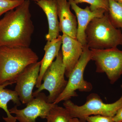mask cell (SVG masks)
Wrapping results in <instances>:
<instances>
[{
    "label": "cell",
    "mask_w": 122,
    "mask_h": 122,
    "mask_svg": "<svg viewBox=\"0 0 122 122\" xmlns=\"http://www.w3.org/2000/svg\"><path fill=\"white\" fill-rule=\"evenodd\" d=\"M30 0L5 13L0 20V47H29L34 30Z\"/></svg>",
    "instance_id": "1"
},
{
    "label": "cell",
    "mask_w": 122,
    "mask_h": 122,
    "mask_svg": "<svg viewBox=\"0 0 122 122\" xmlns=\"http://www.w3.org/2000/svg\"><path fill=\"white\" fill-rule=\"evenodd\" d=\"M37 55L29 47H0V85L16 83L27 66L38 61Z\"/></svg>",
    "instance_id": "2"
},
{
    "label": "cell",
    "mask_w": 122,
    "mask_h": 122,
    "mask_svg": "<svg viewBox=\"0 0 122 122\" xmlns=\"http://www.w3.org/2000/svg\"><path fill=\"white\" fill-rule=\"evenodd\" d=\"M86 45L90 49H105L122 45V32L112 25L107 12L91 21L86 29Z\"/></svg>",
    "instance_id": "3"
},
{
    "label": "cell",
    "mask_w": 122,
    "mask_h": 122,
    "mask_svg": "<svg viewBox=\"0 0 122 122\" xmlns=\"http://www.w3.org/2000/svg\"><path fill=\"white\" fill-rule=\"evenodd\" d=\"M122 91V85L121 86ZM64 107L68 110L72 118L86 122V118L91 115H102L113 117L122 107V94L120 98L111 103H106L96 93H91L86 98V102L82 106L75 105L70 100L65 101Z\"/></svg>",
    "instance_id": "4"
},
{
    "label": "cell",
    "mask_w": 122,
    "mask_h": 122,
    "mask_svg": "<svg viewBox=\"0 0 122 122\" xmlns=\"http://www.w3.org/2000/svg\"><path fill=\"white\" fill-rule=\"evenodd\" d=\"M65 76V68L61 51H60L55 60L44 74L42 79L43 83L33 92V96L34 97L42 91L46 90L49 92L47 96L48 102L53 103L66 87L68 81L66 80Z\"/></svg>",
    "instance_id": "5"
},
{
    "label": "cell",
    "mask_w": 122,
    "mask_h": 122,
    "mask_svg": "<svg viewBox=\"0 0 122 122\" xmlns=\"http://www.w3.org/2000/svg\"><path fill=\"white\" fill-rule=\"evenodd\" d=\"M91 60V52L87 45L83 46V52L77 63L68 78V83L63 92L53 103L57 104L62 101L69 100L78 94L76 91L89 92L93 89L90 82L84 80L83 74L85 68Z\"/></svg>",
    "instance_id": "6"
},
{
    "label": "cell",
    "mask_w": 122,
    "mask_h": 122,
    "mask_svg": "<svg viewBox=\"0 0 122 122\" xmlns=\"http://www.w3.org/2000/svg\"><path fill=\"white\" fill-rule=\"evenodd\" d=\"M90 50L96 72L105 73L111 84L116 82L122 75V51L117 48Z\"/></svg>",
    "instance_id": "7"
},
{
    "label": "cell",
    "mask_w": 122,
    "mask_h": 122,
    "mask_svg": "<svg viewBox=\"0 0 122 122\" xmlns=\"http://www.w3.org/2000/svg\"><path fill=\"white\" fill-rule=\"evenodd\" d=\"M55 104L48 102L47 96L41 92L27 104L24 109H18L15 106L9 109L11 114H13L19 122H36L37 118L46 119L51 109Z\"/></svg>",
    "instance_id": "8"
},
{
    "label": "cell",
    "mask_w": 122,
    "mask_h": 122,
    "mask_svg": "<svg viewBox=\"0 0 122 122\" xmlns=\"http://www.w3.org/2000/svg\"><path fill=\"white\" fill-rule=\"evenodd\" d=\"M41 61L27 66L20 73L16 81L15 90L21 102L27 104L34 98L33 91L39 77Z\"/></svg>",
    "instance_id": "9"
},
{
    "label": "cell",
    "mask_w": 122,
    "mask_h": 122,
    "mask_svg": "<svg viewBox=\"0 0 122 122\" xmlns=\"http://www.w3.org/2000/svg\"><path fill=\"white\" fill-rule=\"evenodd\" d=\"M61 52L63 64L65 68V76L70 75L83 52V46L77 40L62 34Z\"/></svg>",
    "instance_id": "10"
},
{
    "label": "cell",
    "mask_w": 122,
    "mask_h": 122,
    "mask_svg": "<svg viewBox=\"0 0 122 122\" xmlns=\"http://www.w3.org/2000/svg\"><path fill=\"white\" fill-rule=\"evenodd\" d=\"M68 1L76 14L77 21V39L83 46H85L86 45L85 32L88 25L94 18L102 17L107 11L102 9L92 10L89 6L82 9L79 7L74 0Z\"/></svg>",
    "instance_id": "11"
},
{
    "label": "cell",
    "mask_w": 122,
    "mask_h": 122,
    "mask_svg": "<svg viewBox=\"0 0 122 122\" xmlns=\"http://www.w3.org/2000/svg\"><path fill=\"white\" fill-rule=\"evenodd\" d=\"M56 2L60 30L62 34L77 39V21L71 11L69 2L68 0H56Z\"/></svg>",
    "instance_id": "12"
},
{
    "label": "cell",
    "mask_w": 122,
    "mask_h": 122,
    "mask_svg": "<svg viewBox=\"0 0 122 122\" xmlns=\"http://www.w3.org/2000/svg\"><path fill=\"white\" fill-rule=\"evenodd\" d=\"M37 4L44 11L48 20L49 30L46 38L47 41L56 39L60 31L56 0H41Z\"/></svg>",
    "instance_id": "13"
},
{
    "label": "cell",
    "mask_w": 122,
    "mask_h": 122,
    "mask_svg": "<svg viewBox=\"0 0 122 122\" xmlns=\"http://www.w3.org/2000/svg\"><path fill=\"white\" fill-rule=\"evenodd\" d=\"M62 43V37L60 35L56 39L47 41L44 48L45 55L41 61L40 72L36 86L37 88L41 85L44 74L59 53Z\"/></svg>",
    "instance_id": "14"
},
{
    "label": "cell",
    "mask_w": 122,
    "mask_h": 122,
    "mask_svg": "<svg viewBox=\"0 0 122 122\" xmlns=\"http://www.w3.org/2000/svg\"><path fill=\"white\" fill-rule=\"evenodd\" d=\"M9 85L8 84L0 85V108L4 110L7 115V117H3L6 122H16V117L13 116L8 109V104L9 102L12 101L17 106L21 105L18 94L15 90L5 89V87Z\"/></svg>",
    "instance_id": "15"
},
{
    "label": "cell",
    "mask_w": 122,
    "mask_h": 122,
    "mask_svg": "<svg viewBox=\"0 0 122 122\" xmlns=\"http://www.w3.org/2000/svg\"><path fill=\"white\" fill-rule=\"evenodd\" d=\"M108 17L110 21L115 28L120 29L122 32V3L114 0H108Z\"/></svg>",
    "instance_id": "16"
},
{
    "label": "cell",
    "mask_w": 122,
    "mask_h": 122,
    "mask_svg": "<svg viewBox=\"0 0 122 122\" xmlns=\"http://www.w3.org/2000/svg\"><path fill=\"white\" fill-rule=\"evenodd\" d=\"M72 118L69 112L65 107L55 104L51 109L46 119L50 122H70Z\"/></svg>",
    "instance_id": "17"
},
{
    "label": "cell",
    "mask_w": 122,
    "mask_h": 122,
    "mask_svg": "<svg viewBox=\"0 0 122 122\" xmlns=\"http://www.w3.org/2000/svg\"><path fill=\"white\" fill-rule=\"evenodd\" d=\"M78 4L80 3H86L90 5V8L92 10L102 9L107 12L109 10V4L108 0H74Z\"/></svg>",
    "instance_id": "18"
},
{
    "label": "cell",
    "mask_w": 122,
    "mask_h": 122,
    "mask_svg": "<svg viewBox=\"0 0 122 122\" xmlns=\"http://www.w3.org/2000/svg\"><path fill=\"white\" fill-rule=\"evenodd\" d=\"M25 0H0V17L4 14L14 9Z\"/></svg>",
    "instance_id": "19"
},
{
    "label": "cell",
    "mask_w": 122,
    "mask_h": 122,
    "mask_svg": "<svg viewBox=\"0 0 122 122\" xmlns=\"http://www.w3.org/2000/svg\"><path fill=\"white\" fill-rule=\"evenodd\" d=\"M87 122H115L113 117L99 115H91L86 118Z\"/></svg>",
    "instance_id": "20"
},
{
    "label": "cell",
    "mask_w": 122,
    "mask_h": 122,
    "mask_svg": "<svg viewBox=\"0 0 122 122\" xmlns=\"http://www.w3.org/2000/svg\"><path fill=\"white\" fill-rule=\"evenodd\" d=\"M113 118L115 122H122V107L118 110Z\"/></svg>",
    "instance_id": "21"
},
{
    "label": "cell",
    "mask_w": 122,
    "mask_h": 122,
    "mask_svg": "<svg viewBox=\"0 0 122 122\" xmlns=\"http://www.w3.org/2000/svg\"><path fill=\"white\" fill-rule=\"evenodd\" d=\"M70 122H82L77 118H72L70 120Z\"/></svg>",
    "instance_id": "22"
},
{
    "label": "cell",
    "mask_w": 122,
    "mask_h": 122,
    "mask_svg": "<svg viewBox=\"0 0 122 122\" xmlns=\"http://www.w3.org/2000/svg\"><path fill=\"white\" fill-rule=\"evenodd\" d=\"M114 0L117 1V2H118L122 3V0Z\"/></svg>",
    "instance_id": "23"
},
{
    "label": "cell",
    "mask_w": 122,
    "mask_h": 122,
    "mask_svg": "<svg viewBox=\"0 0 122 122\" xmlns=\"http://www.w3.org/2000/svg\"><path fill=\"white\" fill-rule=\"evenodd\" d=\"M31 0L34 1H36V2H37L38 1L41 0Z\"/></svg>",
    "instance_id": "24"
},
{
    "label": "cell",
    "mask_w": 122,
    "mask_h": 122,
    "mask_svg": "<svg viewBox=\"0 0 122 122\" xmlns=\"http://www.w3.org/2000/svg\"><path fill=\"white\" fill-rule=\"evenodd\" d=\"M50 122L49 121V120H47V122Z\"/></svg>",
    "instance_id": "25"
},
{
    "label": "cell",
    "mask_w": 122,
    "mask_h": 122,
    "mask_svg": "<svg viewBox=\"0 0 122 122\" xmlns=\"http://www.w3.org/2000/svg\"></svg>",
    "instance_id": "26"
}]
</instances>
